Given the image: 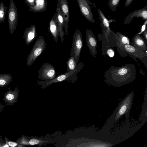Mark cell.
<instances>
[{
	"label": "cell",
	"instance_id": "obj_1",
	"mask_svg": "<svg viewBox=\"0 0 147 147\" xmlns=\"http://www.w3.org/2000/svg\"><path fill=\"white\" fill-rule=\"evenodd\" d=\"M136 71L132 63L126 64L121 67L111 66L105 72V81L115 86H121L129 83L136 78Z\"/></svg>",
	"mask_w": 147,
	"mask_h": 147
},
{
	"label": "cell",
	"instance_id": "obj_2",
	"mask_svg": "<svg viewBox=\"0 0 147 147\" xmlns=\"http://www.w3.org/2000/svg\"><path fill=\"white\" fill-rule=\"evenodd\" d=\"M84 66V63L80 62L75 69L59 75L50 80L38 81V84L41 85L42 88H44L53 83L61 82L65 80L74 82L77 80L76 74L80 72Z\"/></svg>",
	"mask_w": 147,
	"mask_h": 147
},
{
	"label": "cell",
	"instance_id": "obj_3",
	"mask_svg": "<svg viewBox=\"0 0 147 147\" xmlns=\"http://www.w3.org/2000/svg\"><path fill=\"white\" fill-rule=\"evenodd\" d=\"M83 45V38L80 30L77 28L74 33L70 56H73L77 63L78 62Z\"/></svg>",
	"mask_w": 147,
	"mask_h": 147
},
{
	"label": "cell",
	"instance_id": "obj_4",
	"mask_svg": "<svg viewBox=\"0 0 147 147\" xmlns=\"http://www.w3.org/2000/svg\"><path fill=\"white\" fill-rule=\"evenodd\" d=\"M127 53L131 57L134 59H140L147 68V51L137 49L130 45H119L117 47Z\"/></svg>",
	"mask_w": 147,
	"mask_h": 147
},
{
	"label": "cell",
	"instance_id": "obj_5",
	"mask_svg": "<svg viewBox=\"0 0 147 147\" xmlns=\"http://www.w3.org/2000/svg\"><path fill=\"white\" fill-rule=\"evenodd\" d=\"M46 43L44 37L39 36L35 42L31 51L28 60V63L31 65L36 59L45 50Z\"/></svg>",
	"mask_w": 147,
	"mask_h": 147
},
{
	"label": "cell",
	"instance_id": "obj_6",
	"mask_svg": "<svg viewBox=\"0 0 147 147\" xmlns=\"http://www.w3.org/2000/svg\"><path fill=\"white\" fill-rule=\"evenodd\" d=\"M38 78L44 81H49L56 77V71L55 67L48 63H44L38 71Z\"/></svg>",
	"mask_w": 147,
	"mask_h": 147
},
{
	"label": "cell",
	"instance_id": "obj_7",
	"mask_svg": "<svg viewBox=\"0 0 147 147\" xmlns=\"http://www.w3.org/2000/svg\"><path fill=\"white\" fill-rule=\"evenodd\" d=\"M80 11L84 17L89 21L95 22L90 5L92 3L89 0H77Z\"/></svg>",
	"mask_w": 147,
	"mask_h": 147
},
{
	"label": "cell",
	"instance_id": "obj_8",
	"mask_svg": "<svg viewBox=\"0 0 147 147\" xmlns=\"http://www.w3.org/2000/svg\"><path fill=\"white\" fill-rule=\"evenodd\" d=\"M86 40L89 50L92 56L96 57L97 54V41L92 32L90 30H86Z\"/></svg>",
	"mask_w": 147,
	"mask_h": 147
},
{
	"label": "cell",
	"instance_id": "obj_9",
	"mask_svg": "<svg viewBox=\"0 0 147 147\" xmlns=\"http://www.w3.org/2000/svg\"><path fill=\"white\" fill-rule=\"evenodd\" d=\"M62 16L64 19L63 28L65 34L68 33V28L69 19V9L67 0H58Z\"/></svg>",
	"mask_w": 147,
	"mask_h": 147
},
{
	"label": "cell",
	"instance_id": "obj_10",
	"mask_svg": "<svg viewBox=\"0 0 147 147\" xmlns=\"http://www.w3.org/2000/svg\"><path fill=\"white\" fill-rule=\"evenodd\" d=\"M8 18L9 26L11 29L14 28L17 24L18 14L16 6L13 0H11L10 1Z\"/></svg>",
	"mask_w": 147,
	"mask_h": 147
},
{
	"label": "cell",
	"instance_id": "obj_11",
	"mask_svg": "<svg viewBox=\"0 0 147 147\" xmlns=\"http://www.w3.org/2000/svg\"><path fill=\"white\" fill-rule=\"evenodd\" d=\"M98 17L100 21V25L102 28L103 36L105 37L106 41L111 30V29L109 22L102 11L99 9H97Z\"/></svg>",
	"mask_w": 147,
	"mask_h": 147
},
{
	"label": "cell",
	"instance_id": "obj_12",
	"mask_svg": "<svg viewBox=\"0 0 147 147\" xmlns=\"http://www.w3.org/2000/svg\"><path fill=\"white\" fill-rule=\"evenodd\" d=\"M135 17H141L144 20H147V6L141 9L134 11L129 14L124 20V24H129Z\"/></svg>",
	"mask_w": 147,
	"mask_h": 147
},
{
	"label": "cell",
	"instance_id": "obj_13",
	"mask_svg": "<svg viewBox=\"0 0 147 147\" xmlns=\"http://www.w3.org/2000/svg\"><path fill=\"white\" fill-rule=\"evenodd\" d=\"M49 30L55 42L57 43L59 33L58 28L57 12L54 14L50 22Z\"/></svg>",
	"mask_w": 147,
	"mask_h": 147
},
{
	"label": "cell",
	"instance_id": "obj_14",
	"mask_svg": "<svg viewBox=\"0 0 147 147\" xmlns=\"http://www.w3.org/2000/svg\"><path fill=\"white\" fill-rule=\"evenodd\" d=\"M129 45L137 49L147 51V43L144 38L138 33L133 37Z\"/></svg>",
	"mask_w": 147,
	"mask_h": 147
},
{
	"label": "cell",
	"instance_id": "obj_15",
	"mask_svg": "<svg viewBox=\"0 0 147 147\" xmlns=\"http://www.w3.org/2000/svg\"><path fill=\"white\" fill-rule=\"evenodd\" d=\"M56 11L57 13V20L59 36L61 43H62L64 41V36L65 34L63 30L64 19L62 15L60 5L58 3L57 5Z\"/></svg>",
	"mask_w": 147,
	"mask_h": 147
},
{
	"label": "cell",
	"instance_id": "obj_16",
	"mask_svg": "<svg viewBox=\"0 0 147 147\" xmlns=\"http://www.w3.org/2000/svg\"><path fill=\"white\" fill-rule=\"evenodd\" d=\"M47 5L46 0H35V5L29 7V11L34 12H43L46 9Z\"/></svg>",
	"mask_w": 147,
	"mask_h": 147
},
{
	"label": "cell",
	"instance_id": "obj_17",
	"mask_svg": "<svg viewBox=\"0 0 147 147\" xmlns=\"http://www.w3.org/2000/svg\"><path fill=\"white\" fill-rule=\"evenodd\" d=\"M27 42L31 43L37 36L36 28L34 25H32L27 28Z\"/></svg>",
	"mask_w": 147,
	"mask_h": 147
},
{
	"label": "cell",
	"instance_id": "obj_18",
	"mask_svg": "<svg viewBox=\"0 0 147 147\" xmlns=\"http://www.w3.org/2000/svg\"><path fill=\"white\" fill-rule=\"evenodd\" d=\"M116 34L117 38L116 47H117L119 45H129V40L127 36L119 32H117Z\"/></svg>",
	"mask_w": 147,
	"mask_h": 147
},
{
	"label": "cell",
	"instance_id": "obj_19",
	"mask_svg": "<svg viewBox=\"0 0 147 147\" xmlns=\"http://www.w3.org/2000/svg\"><path fill=\"white\" fill-rule=\"evenodd\" d=\"M67 69V72H69L75 69L77 66V63L74 57L71 56L66 62Z\"/></svg>",
	"mask_w": 147,
	"mask_h": 147
},
{
	"label": "cell",
	"instance_id": "obj_20",
	"mask_svg": "<svg viewBox=\"0 0 147 147\" xmlns=\"http://www.w3.org/2000/svg\"><path fill=\"white\" fill-rule=\"evenodd\" d=\"M7 7L6 6L3 2L0 3V22H4L5 19Z\"/></svg>",
	"mask_w": 147,
	"mask_h": 147
},
{
	"label": "cell",
	"instance_id": "obj_21",
	"mask_svg": "<svg viewBox=\"0 0 147 147\" xmlns=\"http://www.w3.org/2000/svg\"><path fill=\"white\" fill-rule=\"evenodd\" d=\"M120 1L121 0H109L108 3V6L112 11L115 12Z\"/></svg>",
	"mask_w": 147,
	"mask_h": 147
},
{
	"label": "cell",
	"instance_id": "obj_22",
	"mask_svg": "<svg viewBox=\"0 0 147 147\" xmlns=\"http://www.w3.org/2000/svg\"><path fill=\"white\" fill-rule=\"evenodd\" d=\"M110 47H108L107 49H106L105 55H107L110 57H113L114 55L115 52L113 49Z\"/></svg>",
	"mask_w": 147,
	"mask_h": 147
},
{
	"label": "cell",
	"instance_id": "obj_23",
	"mask_svg": "<svg viewBox=\"0 0 147 147\" xmlns=\"http://www.w3.org/2000/svg\"><path fill=\"white\" fill-rule=\"evenodd\" d=\"M26 3L29 7H33L35 5V0H25Z\"/></svg>",
	"mask_w": 147,
	"mask_h": 147
},
{
	"label": "cell",
	"instance_id": "obj_24",
	"mask_svg": "<svg viewBox=\"0 0 147 147\" xmlns=\"http://www.w3.org/2000/svg\"><path fill=\"white\" fill-rule=\"evenodd\" d=\"M127 109V107L126 105H123L120 109L119 114L120 115H122L124 113Z\"/></svg>",
	"mask_w": 147,
	"mask_h": 147
},
{
	"label": "cell",
	"instance_id": "obj_25",
	"mask_svg": "<svg viewBox=\"0 0 147 147\" xmlns=\"http://www.w3.org/2000/svg\"><path fill=\"white\" fill-rule=\"evenodd\" d=\"M147 23V20H145L144 24L142 25L141 27L140 31L138 33V34H142V32L146 28V25Z\"/></svg>",
	"mask_w": 147,
	"mask_h": 147
},
{
	"label": "cell",
	"instance_id": "obj_26",
	"mask_svg": "<svg viewBox=\"0 0 147 147\" xmlns=\"http://www.w3.org/2000/svg\"><path fill=\"white\" fill-rule=\"evenodd\" d=\"M144 36V38L146 42L147 43V28H146L144 30L142 33Z\"/></svg>",
	"mask_w": 147,
	"mask_h": 147
},
{
	"label": "cell",
	"instance_id": "obj_27",
	"mask_svg": "<svg viewBox=\"0 0 147 147\" xmlns=\"http://www.w3.org/2000/svg\"><path fill=\"white\" fill-rule=\"evenodd\" d=\"M6 98L8 100H11L14 98V96L12 94H8L6 96Z\"/></svg>",
	"mask_w": 147,
	"mask_h": 147
},
{
	"label": "cell",
	"instance_id": "obj_28",
	"mask_svg": "<svg viewBox=\"0 0 147 147\" xmlns=\"http://www.w3.org/2000/svg\"><path fill=\"white\" fill-rule=\"evenodd\" d=\"M133 0H126L125 3V7H127L130 5Z\"/></svg>",
	"mask_w": 147,
	"mask_h": 147
},
{
	"label": "cell",
	"instance_id": "obj_29",
	"mask_svg": "<svg viewBox=\"0 0 147 147\" xmlns=\"http://www.w3.org/2000/svg\"><path fill=\"white\" fill-rule=\"evenodd\" d=\"M8 143L9 145L12 147H14L17 145L16 143L13 142H9Z\"/></svg>",
	"mask_w": 147,
	"mask_h": 147
},
{
	"label": "cell",
	"instance_id": "obj_30",
	"mask_svg": "<svg viewBox=\"0 0 147 147\" xmlns=\"http://www.w3.org/2000/svg\"><path fill=\"white\" fill-rule=\"evenodd\" d=\"M5 81L3 80H0V85H3L5 84Z\"/></svg>",
	"mask_w": 147,
	"mask_h": 147
}]
</instances>
